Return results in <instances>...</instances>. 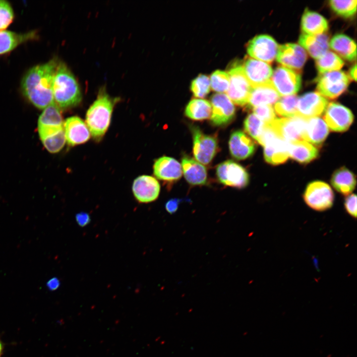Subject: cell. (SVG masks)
Listing matches in <instances>:
<instances>
[{"label":"cell","instance_id":"obj_2","mask_svg":"<svg viewBox=\"0 0 357 357\" xmlns=\"http://www.w3.org/2000/svg\"><path fill=\"white\" fill-rule=\"evenodd\" d=\"M54 102L60 110L77 106L82 96L80 88L74 75L66 64L59 61L53 84Z\"/></svg>","mask_w":357,"mask_h":357},{"label":"cell","instance_id":"obj_27","mask_svg":"<svg viewBox=\"0 0 357 357\" xmlns=\"http://www.w3.org/2000/svg\"><path fill=\"white\" fill-rule=\"evenodd\" d=\"M289 155L301 163H309L318 155L316 148L303 140L288 141Z\"/></svg>","mask_w":357,"mask_h":357},{"label":"cell","instance_id":"obj_35","mask_svg":"<svg viewBox=\"0 0 357 357\" xmlns=\"http://www.w3.org/2000/svg\"><path fill=\"white\" fill-rule=\"evenodd\" d=\"M265 126V123L253 113L248 115L243 122L245 132L257 142L264 130Z\"/></svg>","mask_w":357,"mask_h":357},{"label":"cell","instance_id":"obj_18","mask_svg":"<svg viewBox=\"0 0 357 357\" xmlns=\"http://www.w3.org/2000/svg\"><path fill=\"white\" fill-rule=\"evenodd\" d=\"M66 141L70 146L84 143L90 138L91 133L85 122L77 116L66 119L63 123Z\"/></svg>","mask_w":357,"mask_h":357},{"label":"cell","instance_id":"obj_47","mask_svg":"<svg viewBox=\"0 0 357 357\" xmlns=\"http://www.w3.org/2000/svg\"><path fill=\"white\" fill-rule=\"evenodd\" d=\"M3 349V347L2 343L1 342V341L0 340V357L2 354Z\"/></svg>","mask_w":357,"mask_h":357},{"label":"cell","instance_id":"obj_22","mask_svg":"<svg viewBox=\"0 0 357 357\" xmlns=\"http://www.w3.org/2000/svg\"><path fill=\"white\" fill-rule=\"evenodd\" d=\"M329 133L328 126L321 118L315 117L306 119L301 138L316 145L321 144Z\"/></svg>","mask_w":357,"mask_h":357},{"label":"cell","instance_id":"obj_6","mask_svg":"<svg viewBox=\"0 0 357 357\" xmlns=\"http://www.w3.org/2000/svg\"><path fill=\"white\" fill-rule=\"evenodd\" d=\"M228 74L230 83L227 96L237 105L245 106L248 103L252 87L244 75L242 65L233 67L229 70Z\"/></svg>","mask_w":357,"mask_h":357},{"label":"cell","instance_id":"obj_25","mask_svg":"<svg viewBox=\"0 0 357 357\" xmlns=\"http://www.w3.org/2000/svg\"><path fill=\"white\" fill-rule=\"evenodd\" d=\"M298 43L316 60L327 52L329 48V37L325 34L316 35L302 34L299 38Z\"/></svg>","mask_w":357,"mask_h":357},{"label":"cell","instance_id":"obj_5","mask_svg":"<svg viewBox=\"0 0 357 357\" xmlns=\"http://www.w3.org/2000/svg\"><path fill=\"white\" fill-rule=\"evenodd\" d=\"M303 197L309 207L316 211H322L332 206L334 195L331 188L327 183L315 181L308 184Z\"/></svg>","mask_w":357,"mask_h":357},{"label":"cell","instance_id":"obj_17","mask_svg":"<svg viewBox=\"0 0 357 357\" xmlns=\"http://www.w3.org/2000/svg\"><path fill=\"white\" fill-rule=\"evenodd\" d=\"M242 67L252 87L265 83L270 80L273 73L272 68L269 64L253 58L246 59Z\"/></svg>","mask_w":357,"mask_h":357},{"label":"cell","instance_id":"obj_7","mask_svg":"<svg viewBox=\"0 0 357 357\" xmlns=\"http://www.w3.org/2000/svg\"><path fill=\"white\" fill-rule=\"evenodd\" d=\"M348 75L342 71H333L320 74L317 81L318 93L324 97L336 98L347 89L349 84Z\"/></svg>","mask_w":357,"mask_h":357},{"label":"cell","instance_id":"obj_46","mask_svg":"<svg viewBox=\"0 0 357 357\" xmlns=\"http://www.w3.org/2000/svg\"><path fill=\"white\" fill-rule=\"evenodd\" d=\"M350 76L352 79L356 81L357 79V65L355 64L350 70Z\"/></svg>","mask_w":357,"mask_h":357},{"label":"cell","instance_id":"obj_32","mask_svg":"<svg viewBox=\"0 0 357 357\" xmlns=\"http://www.w3.org/2000/svg\"><path fill=\"white\" fill-rule=\"evenodd\" d=\"M63 123L61 110L53 102L44 109L38 119V126L62 127Z\"/></svg>","mask_w":357,"mask_h":357},{"label":"cell","instance_id":"obj_24","mask_svg":"<svg viewBox=\"0 0 357 357\" xmlns=\"http://www.w3.org/2000/svg\"><path fill=\"white\" fill-rule=\"evenodd\" d=\"M181 167L186 181L193 185L205 184L207 173L205 167L196 160L187 156L181 160Z\"/></svg>","mask_w":357,"mask_h":357},{"label":"cell","instance_id":"obj_38","mask_svg":"<svg viewBox=\"0 0 357 357\" xmlns=\"http://www.w3.org/2000/svg\"><path fill=\"white\" fill-rule=\"evenodd\" d=\"M210 83L213 90L219 93L227 92L230 83L228 73L221 70H215L211 75Z\"/></svg>","mask_w":357,"mask_h":357},{"label":"cell","instance_id":"obj_11","mask_svg":"<svg viewBox=\"0 0 357 357\" xmlns=\"http://www.w3.org/2000/svg\"><path fill=\"white\" fill-rule=\"evenodd\" d=\"M279 46L270 36L259 35L249 41L247 46V52L253 59L271 63L276 57Z\"/></svg>","mask_w":357,"mask_h":357},{"label":"cell","instance_id":"obj_39","mask_svg":"<svg viewBox=\"0 0 357 357\" xmlns=\"http://www.w3.org/2000/svg\"><path fill=\"white\" fill-rule=\"evenodd\" d=\"M210 89V79L207 75L200 74L191 82V90L196 97H204L209 93Z\"/></svg>","mask_w":357,"mask_h":357},{"label":"cell","instance_id":"obj_12","mask_svg":"<svg viewBox=\"0 0 357 357\" xmlns=\"http://www.w3.org/2000/svg\"><path fill=\"white\" fill-rule=\"evenodd\" d=\"M306 119L295 117L290 118H276L265 123L279 138L287 141L301 139L302 132Z\"/></svg>","mask_w":357,"mask_h":357},{"label":"cell","instance_id":"obj_48","mask_svg":"<svg viewBox=\"0 0 357 357\" xmlns=\"http://www.w3.org/2000/svg\"><path fill=\"white\" fill-rule=\"evenodd\" d=\"M331 357V356L330 355H329V356H328V357Z\"/></svg>","mask_w":357,"mask_h":357},{"label":"cell","instance_id":"obj_9","mask_svg":"<svg viewBox=\"0 0 357 357\" xmlns=\"http://www.w3.org/2000/svg\"><path fill=\"white\" fill-rule=\"evenodd\" d=\"M216 173L218 180L225 185L242 188L249 183V177L246 169L232 160L219 164Z\"/></svg>","mask_w":357,"mask_h":357},{"label":"cell","instance_id":"obj_23","mask_svg":"<svg viewBox=\"0 0 357 357\" xmlns=\"http://www.w3.org/2000/svg\"><path fill=\"white\" fill-rule=\"evenodd\" d=\"M264 156L265 161L272 165L285 162L289 155L288 142L279 137H275L264 145Z\"/></svg>","mask_w":357,"mask_h":357},{"label":"cell","instance_id":"obj_4","mask_svg":"<svg viewBox=\"0 0 357 357\" xmlns=\"http://www.w3.org/2000/svg\"><path fill=\"white\" fill-rule=\"evenodd\" d=\"M193 139V153L197 161L202 164H209L218 150L217 137L204 133L197 126H190Z\"/></svg>","mask_w":357,"mask_h":357},{"label":"cell","instance_id":"obj_43","mask_svg":"<svg viewBox=\"0 0 357 357\" xmlns=\"http://www.w3.org/2000/svg\"><path fill=\"white\" fill-rule=\"evenodd\" d=\"M181 201L182 200L178 198L170 199L165 204L166 210L171 214L175 213L178 208L179 204Z\"/></svg>","mask_w":357,"mask_h":357},{"label":"cell","instance_id":"obj_41","mask_svg":"<svg viewBox=\"0 0 357 357\" xmlns=\"http://www.w3.org/2000/svg\"><path fill=\"white\" fill-rule=\"evenodd\" d=\"M253 114L265 123H269L276 119L274 110L271 105H262L253 108Z\"/></svg>","mask_w":357,"mask_h":357},{"label":"cell","instance_id":"obj_20","mask_svg":"<svg viewBox=\"0 0 357 357\" xmlns=\"http://www.w3.org/2000/svg\"><path fill=\"white\" fill-rule=\"evenodd\" d=\"M231 155L237 160H244L254 152L255 144L247 135L241 130L233 131L229 141Z\"/></svg>","mask_w":357,"mask_h":357},{"label":"cell","instance_id":"obj_44","mask_svg":"<svg viewBox=\"0 0 357 357\" xmlns=\"http://www.w3.org/2000/svg\"><path fill=\"white\" fill-rule=\"evenodd\" d=\"M76 221L80 227L87 225L90 222V217L89 214L85 212H80L75 216Z\"/></svg>","mask_w":357,"mask_h":357},{"label":"cell","instance_id":"obj_21","mask_svg":"<svg viewBox=\"0 0 357 357\" xmlns=\"http://www.w3.org/2000/svg\"><path fill=\"white\" fill-rule=\"evenodd\" d=\"M280 96L270 80L262 85L252 87L248 98V106L253 108L262 105H271L279 100Z\"/></svg>","mask_w":357,"mask_h":357},{"label":"cell","instance_id":"obj_34","mask_svg":"<svg viewBox=\"0 0 357 357\" xmlns=\"http://www.w3.org/2000/svg\"><path fill=\"white\" fill-rule=\"evenodd\" d=\"M298 100V97L295 95L283 97L274 105L276 113L287 118L296 117Z\"/></svg>","mask_w":357,"mask_h":357},{"label":"cell","instance_id":"obj_15","mask_svg":"<svg viewBox=\"0 0 357 357\" xmlns=\"http://www.w3.org/2000/svg\"><path fill=\"white\" fill-rule=\"evenodd\" d=\"M276 59L283 66L296 71L303 67L307 54L300 45L288 43L279 46Z\"/></svg>","mask_w":357,"mask_h":357},{"label":"cell","instance_id":"obj_42","mask_svg":"<svg viewBox=\"0 0 357 357\" xmlns=\"http://www.w3.org/2000/svg\"><path fill=\"white\" fill-rule=\"evenodd\" d=\"M345 207L347 212L355 218L357 217V196L351 194L347 196L345 201Z\"/></svg>","mask_w":357,"mask_h":357},{"label":"cell","instance_id":"obj_45","mask_svg":"<svg viewBox=\"0 0 357 357\" xmlns=\"http://www.w3.org/2000/svg\"><path fill=\"white\" fill-rule=\"evenodd\" d=\"M60 283L59 280L56 278L51 279L47 282V287L50 290H56L60 286Z\"/></svg>","mask_w":357,"mask_h":357},{"label":"cell","instance_id":"obj_36","mask_svg":"<svg viewBox=\"0 0 357 357\" xmlns=\"http://www.w3.org/2000/svg\"><path fill=\"white\" fill-rule=\"evenodd\" d=\"M356 0L329 1V4L332 10L338 15L344 17L353 16L357 10Z\"/></svg>","mask_w":357,"mask_h":357},{"label":"cell","instance_id":"obj_29","mask_svg":"<svg viewBox=\"0 0 357 357\" xmlns=\"http://www.w3.org/2000/svg\"><path fill=\"white\" fill-rule=\"evenodd\" d=\"M330 47L340 56L349 61L356 59L357 46L355 41L343 34L335 35L329 42Z\"/></svg>","mask_w":357,"mask_h":357},{"label":"cell","instance_id":"obj_37","mask_svg":"<svg viewBox=\"0 0 357 357\" xmlns=\"http://www.w3.org/2000/svg\"><path fill=\"white\" fill-rule=\"evenodd\" d=\"M41 140L47 151L57 153L62 149L66 142L64 129Z\"/></svg>","mask_w":357,"mask_h":357},{"label":"cell","instance_id":"obj_10","mask_svg":"<svg viewBox=\"0 0 357 357\" xmlns=\"http://www.w3.org/2000/svg\"><path fill=\"white\" fill-rule=\"evenodd\" d=\"M212 113L210 121L216 126H225L234 119L236 114L235 106L227 94L216 93L211 97Z\"/></svg>","mask_w":357,"mask_h":357},{"label":"cell","instance_id":"obj_26","mask_svg":"<svg viewBox=\"0 0 357 357\" xmlns=\"http://www.w3.org/2000/svg\"><path fill=\"white\" fill-rule=\"evenodd\" d=\"M37 37L36 31L19 33L5 29L0 30V55L9 52L21 44L34 39Z\"/></svg>","mask_w":357,"mask_h":357},{"label":"cell","instance_id":"obj_31","mask_svg":"<svg viewBox=\"0 0 357 357\" xmlns=\"http://www.w3.org/2000/svg\"><path fill=\"white\" fill-rule=\"evenodd\" d=\"M212 113L211 103L201 98L193 99L187 105L186 116L194 120H203L210 118Z\"/></svg>","mask_w":357,"mask_h":357},{"label":"cell","instance_id":"obj_28","mask_svg":"<svg viewBox=\"0 0 357 357\" xmlns=\"http://www.w3.org/2000/svg\"><path fill=\"white\" fill-rule=\"evenodd\" d=\"M301 27L304 34L316 35L324 34L328 29V24L323 16L306 9L301 18Z\"/></svg>","mask_w":357,"mask_h":357},{"label":"cell","instance_id":"obj_16","mask_svg":"<svg viewBox=\"0 0 357 357\" xmlns=\"http://www.w3.org/2000/svg\"><path fill=\"white\" fill-rule=\"evenodd\" d=\"M132 190L135 198L138 202L147 203L154 201L158 198L160 185L155 178L142 175L134 180Z\"/></svg>","mask_w":357,"mask_h":357},{"label":"cell","instance_id":"obj_40","mask_svg":"<svg viewBox=\"0 0 357 357\" xmlns=\"http://www.w3.org/2000/svg\"><path fill=\"white\" fill-rule=\"evenodd\" d=\"M14 11L10 3L5 0H0V30H4L12 22Z\"/></svg>","mask_w":357,"mask_h":357},{"label":"cell","instance_id":"obj_8","mask_svg":"<svg viewBox=\"0 0 357 357\" xmlns=\"http://www.w3.org/2000/svg\"><path fill=\"white\" fill-rule=\"evenodd\" d=\"M280 96L295 95L301 86V76L295 70L283 66L277 67L270 79Z\"/></svg>","mask_w":357,"mask_h":357},{"label":"cell","instance_id":"obj_30","mask_svg":"<svg viewBox=\"0 0 357 357\" xmlns=\"http://www.w3.org/2000/svg\"><path fill=\"white\" fill-rule=\"evenodd\" d=\"M331 182L334 188L343 195L350 194L356 184L355 175L345 167L340 168L333 173Z\"/></svg>","mask_w":357,"mask_h":357},{"label":"cell","instance_id":"obj_3","mask_svg":"<svg viewBox=\"0 0 357 357\" xmlns=\"http://www.w3.org/2000/svg\"><path fill=\"white\" fill-rule=\"evenodd\" d=\"M116 99H113L102 88L96 99L88 109L86 124L96 141H100L107 132L111 120Z\"/></svg>","mask_w":357,"mask_h":357},{"label":"cell","instance_id":"obj_33","mask_svg":"<svg viewBox=\"0 0 357 357\" xmlns=\"http://www.w3.org/2000/svg\"><path fill=\"white\" fill-rule=\"evenodd\" d=\"M316 60V66L320 74L338 70L344 64L337 55L328 51Z\"/></svg>","mask_w":357,"mask_h":357},{"label":"cell","instance_id":"obj_14","mask_svg":"<svg viewBox=\"0 0 357 357\" xmlns=\"http://www.w3.org/2000/svg\"><path fill=\"white\" fill-rule=\"evenodd\" d=\"M327 105V100L319 93H306L298 98L296 117L305 119L317 117L325 111Z\"/></svg>","mask_w":357,"mask_h":357},{"label":"cell","instance_id":"obj_19","mask_svg":"<svg viewBox=\"0 0 357 357\" xmlns=\"http://www.w3.org/2000/svg\"><path fill=\"white\" fill-rule=\"evenodd\" d=\"M153 172L158 179L173 182L178 180L182 176L180 164L175 159L162 156L155 161Z\"/></svg>","mask_w":357,"mask_h":357},{"label":"cell","instance_id":"obj_1","mask_svg":"<svg viewBox=\"0 0 357 357\" xmlns=\"http://www.w3.org/2000/svg\"><path fill=\"white\" fill-rule=\"evenodd\" d=\"M59 61L53 59L30 68L21 82L24 96L36 108L44 109L54 102L53 84Z\"/></svg>","mask_w":357,"mask_h":357},{"label":"cell","instance_id":"obj_13","mask_svg":"<svg viewBox=\"0 0 357 357\" xmlns=\"http://www.w3.org/2000/svg\"><path fill=\"white\" fill-rule=\"evenodd\" d=\"M324 119L331 130L343 132L349 128L354 120V116L347 107L339 103L331 102L326 108Z\"/></svg>","mask_w":357,"mask_h":357}]
</instances>
